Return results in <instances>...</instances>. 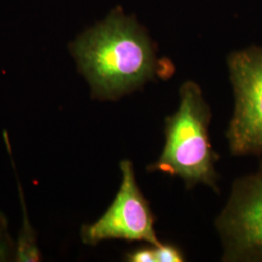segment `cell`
Masks as SVG:
<instances>
[{
	"mask_svg": "<svg viewBox=\"0 0 262 262\" xmlns=\"http://www.w3.org/2000/svg\"><path fill=\"white\" fill-rule=\"evenodd\" d=\"M120 171L122 180L116 196L103 215L81 227L82 242L96 246L108 240H125L159 246L162 242L155 230V216L137 184L133 163L123 159Z\"/></svg>",
	"mask_w": 262,
	"mask_h": 262,
	"instance_id": "5",
	"label": "cell"
},
{
	"mask_svg": "<svg viewBox=\"0 0 262 262\" xmlns=\"http://www.w3.org/2000/svg\"><path fill=\"white\" fill-rule=\"evenodd\" d=\"M4 142L6 145V149L9 152L10 159L13 163V168L16 173L18 191H19V205L21 212V226L19 230V236L17 240H15V255L14 261L16 262H34L40 261L42 258L41 251L38 244V237L35 229L31 225L28 213V207L26 203V199L24 195V189L21 188V184L19 182V177L16 172V167L14 165L13 155L11 151L9 137L7 134H4Z\"/></svg>",
	"mask_w": 262,
	"mask_h": 262,
	"instance_id": "6",
	"label": "cell"
},
{
	"mask_svg": "<svg viewBox=\"0 0 262 262\" xmlns=\"http://www.w3.org/2000/svg\"><path fill=\"white\" fill-rule=\"evenodd\" d=\"M79 72L99 101H117L157 78V50L147 29L115 8L70 44Z\"/></svg>",
	"mask_w": 262,
	"mask_h": 262,
	"instance_id": "1",
	"label": "cell"
},
{
	"mask_svg": "<svg viewBox=\"0 0 262 262\" xmlns=\"http://www.w3.org/2000/svg\"><path fill=\"white\" fill-rule=\"evenodd\" d=\"M227 69L234 108L225 137L231 155H262V46L232 52Z\"/></svg>",
	"mask_w": 262,
	"mask_h": 262,
	"instance_id": "3",
	"label": "cell"
},
{
	"mask_svg": "<svg viewBox=\"0 0 262 262\" xmlns=\"http://www.w3.org/2000/svg\"><path fill=\"white\" fill-rule=\"evenodd\" d=\"M15 240L10 233L7 217L0 211V262L14 261Z\"/></svg>",
	"mask_w": 262,
	"mask_h": 262,
	"instance_id": "7",
	"label": "cell"
},
{
	"mask_svg": "<svg viewBox=\"0 0 262 262\" xmlns=\"http://www.w3.org/2000/svg\"><path fill=\"white\" fill-rule=\"evenodd\" d=\"M156 262H182L185 256L178 247L171 244L161 243L154 246Z\"/></svg>",
	"mask_w": 262,
	"mask_h": 262,
	"instance_id": "8",
	"label": "cell"
},
{
	"mask_svg": "<svg viewBox=\"0 0 262 262\" xmlns=\"http://www.w3.org/2000/svg\"><path fill=\"white\" fill-rule=\"evenodd\" d=\"M211 121L201 88L193 81L185 82L179 90L177 110L164 120L163 149L147 171L179 177L188 189L204 185L219 192L215 163L220 157L210 140Z\"/></svg>",
	"mask_w": 262,
	"mask_h": 262,
	"instance_id": "2",
	"label": "cell"
},
{
	"mask_svg": "<svg viewBox=\"0 0 262 262\" xmlns=\"http://www.w3.org/2000/svg\"><path fill=\"white\" fill-rule=\"evenodd\" d=\"M215 225L223 261L262 262V163L235 180Z\"/></svg>",
	"mask_w": 262,
	"mask_h": 262,
	"instance_id": "4",
	"label": "cell"
},
{
	"mask_svg": "<svg viewBox=\"0 0 262 262\" xmlns=\"http://www.w3.org/2000/svg\"><path fill=\"white\" fill-rule=\"evenodd\" d=\"M126 261L156 262L154 246L148 245L133 250L126 254Z\"/></svg>",
	"mask_w": 262,
	"mask_h": 262,
	"instance_id": "9",
	"label": "cell"
}]
</instances>
